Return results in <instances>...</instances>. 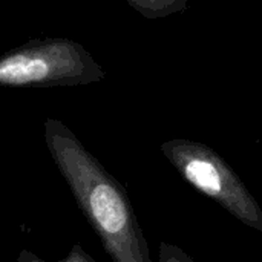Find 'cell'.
Here are the masks:
<instances>
[{"instance_id":"5b68a950","label":"cell","mask_w":262,"mask_h":262,"mask_svg":"<svg viewBox=\"0 0 262 262\" xmlns=\"http://www.w3.org/2000/svg\"><path fill=\"white\" fill-rule=\"evenodd\" d=\"M15 262H48L41 258H38L35 253H32L31 250H21L17 256ZM57 262H97L80 244H74L72 249L69 250L68 256L61 261Z\"/></svg>"},{"instance_id":"6da1fadb","label":"cell","mask_w":262,"mask_h":262,"mask_svg":"<svg viewBox=\"0 0 262 262\" xmlns=\"http://www.w3.org/2000/svg\"><path fill=\"white\" fill-rule=\"evenodd\" d=\"M45 143L81 213L112 262H152L124 187L61 121H45Z\"/></svg>"},{"instance_id":"7a4b0ae2","label":"cell","mask_w":262,"mask_h":262,"mask_svg":"<svg viewBox=\"0 0 262 262\" xmlns=\"http://www.w3.org/2000/svg\"><path fill=\"white\" fill-rule=\"evenodd\" d=\"M106 72L94 57L69 38L31 40L0 55V86L57 88L103 80Z\"/></svg>"},{"instance_id":"277c9868","label":"cell","mask_w":262,"mask_h":262,"mask_svg":"<svg viewBox=\"0 0 262 262\" xmlns=\"http://www.w3.org/2000/svg\"><path fill=\"white\" fill-rule=\"evenodd\" d=\"M137 12L146 18H160L170 14H180L187 11V0H126Z\"/></svg>"},{"instance_id":"8992f818","label":"cell","mask_w":262,"mask_h":262,"mask_svg":"<svg viewBox=\"0 0 262 262\" xmlns=\"http://www.w3.org/2000/svg\"><path fill=\"white\" fill-rule=\"evenodd\" d=\"M158 262H195L181 247L161 241L158 246Z\"/></svg>"},{"instance_id":"3957f363","label":"cell","mask_w":262,"mask_h":262,"mask_svg":"<svg viewBox=\"0 0 262 262\" xmlns=\"http://www.w3.org/2000/svg\"><path fill=\"white\" fill-rule=\"evenodd\" d=\"M161 152L180 175L200 193L213 200L244 226L262 232V209L229 163L207 144L169 140Z\"/></svg>"}]
</instances>
